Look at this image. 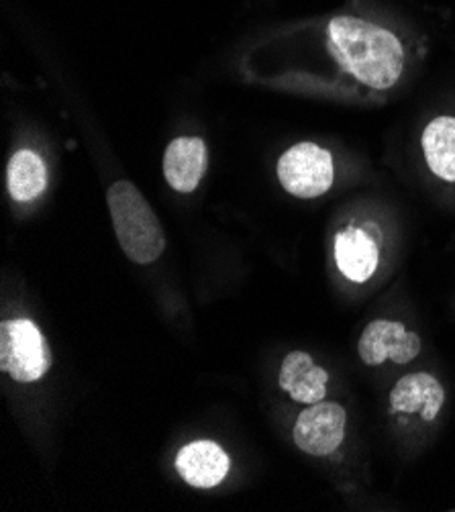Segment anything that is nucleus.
Wrapping results in <instances>:
<instances>
[{
  "label": "nucleus",
  "mask_w": 455,
  "mask_h": 512,
  "mask_svg": "<svg viewBox=\"0 0 455 512\" xmlns=\"http://www.w3.org/2000/svg\"><path fill=\"white\" fill-rule=\"evenodd\" d=\"M207 172V145L198 137L174 139L164 156V174L168 184L178 192L196 190Z\"/></svg>",
  "instance_id": "11"
},
{
  "label": "nucleus",
  "mask_w": 455,
  "mask_h": 512,
  "mask_svg": "<svg viewBox=\"0 0 455 512\" xmlns=\"http://www.w3.org/2000/svg\"><path fill=\"white\" fill-rule=\"evenodd\" d=\"M278 178L284 190L296 198L323 196L335 182L331 151L311 141L290 147L278 162Z\"/></svg>",
  "instance_id": "4"
},
{
  "label": "nucleus",
  "mask_w": 455,
  "mask_h": 512,
  "mask_svg": "<svg viewBox=\"0 0 455 512\" xmlns=\"http://www.w3.org/2000/svg\"><path fill=\"white\" fill-rule=\"evenodd\" d=\"M445 388L437 376L415 372L402 376L388 394L390 415L396 419H421L431 425L445 406Z\"/></svg>",
  "instance_id": "8"
},
{
  "label": "nucleus",
  "mask_w": 455,
  "mask_h": 512,
  "mask_svg": "<svg viewBox=\"0 0 455 512\" xmlns=\"http://www.w3.org/2000/svg\"><path fill=\"white\" fill-rule=\"evenodd\" d=\"M329 374L317 366L305 351H292L284 357L280 370V388L296 402L315 404L325 400Z\"/></svg>",
  "instance_id": "10"
},
{
  "label": "nucleus",
  "mask_w": 455,
  "mask_h": 512,
  "mask_svg": "<svg viewBox=\"0 0 455 512\" xmlns=\"http://www.w3.org/2000/svg\"><path fill=\"white\" fill-rule=\"evenodd\" d=\"M7 186L9 194L19 202L33 200L45 192L47 168L35 151L21 149L15 153L7 168Z\"/></svg>",
  "instance_id": "13"
},
{
  "label": "nucleus",
  "mask_w": 455,
  "mask_h": 512,
  "mask_svg": "<svg viewBox=\"0 0 455 512\" xmlns=\"http://www.w3.org/2000/svg\"><path fill=\"white\" fill-rule=\"evenodd\" d=\"M423 343L419 333L404 323L376 319L366 325L358 341V355L368 368H378L388 362L407 366L421 355Z\"/></svg>",
  "instance_id": "6"
},
{
  "label": "nucleus",
  "mask_w": 455,
  "mask_h": 512,
  "mask_svg": "<svg viewBox=\"0 0 455 512\" xmlns=\"http://www.w3.org/2000/svg\"><path fill=\"white\" fill-rule=\"evenodd\" d=\"M176 470L194 488H215L229 472V457L213 441H194L180 449Z\"/></svg>",
  "instance_id": "9"
},
{
  "label": "nucleus",
  "mask_w": 455,
  "mask_h": 512,
  "mask_svg": "<svg viewBox=\"0 0 455 512\" xmlns=\"http://www.w3.org/2000/svg\"><path fill=\"white\" fill-rule=\"evenodd\" d=\"M382 258V231L376 223H347L333 237V260L339 274L351 284L370 282Z\"/></svg>",
  "instance_id": "5"
},
{
  "label": "nucleus",
  "mask_w": 455,
  "mask_h": 512,
  "mask_svg": "<svg viewBox=\"0 0 455 512\" xmlns=\"http://www.w3.org/2000/svg\"><path fill=\"white\" fill-rule=\"evenodd\" d=\"M347 429V413L337 402H315L302 411L294 425V443L300 451L313 457H327L335 453Z\"/></svg>",
  "instance_id": "7"
},
{
  "label": "nucleus",
  "mask_w": 455,
  "mask_h": 512,
  "mask_svg": "<svg viewBox=\"0 0 455 512\" xmlns=\"http://www.w3.org/2000/svg\"><path fill=\"white\" fill-rule=\"evenodd\" d=\"M325 49L341 76L376 94L398 86L409 68V49L402 37L388 25L360 15L331 17Z\"/></svg>",
  "instance_id": "1"
},
{
  "label": "nucleus",
  "mask_w": 455,
  "mask_h": 512,
  "mask_svg": "<svg viewBox=\"0 0 455 512\" xmlns=\"http://www.w3.org/2000/svg\"><path fill=\"white\" fill-rule=\"evenodd\" d=\"M111 219L121 249L135 264H154L166 247L162 225L143 194L127 180L115 182L107 194Z\"/></svg>",
  "instance_id": "2"
},
{
  "label": "nucleus",
  "mask_w": 455,
  "mask_h": 512,
  "mask_svg": "<svg viewBox=\"0 0 455 512\" xmlns=\"http://www.w3.org/2000/svg\"><path fill=\"white\" fill-rule=\"evenodd\" d=\"M52 366L47 343L29 319L5 321L0 327V370L15 382H37Z\"/></svg>",
  "instance_id": "3"
},
{
  "label": "nucleus",
  "mask_w": 455,
  "mask_h": 512,
  "mask_svg": "<svg viewBox=\"0 0 455 512\" xmlns=\"http://www.w3.org/2000/svg\"><path fill=\"white\" fill-rule=\"evenodd\" d=\"M421 149L431 174L455 184V117L441 115L429 121L421 135Z\"/></svg>",
  "instance_id": "12"
}]
</instances>
